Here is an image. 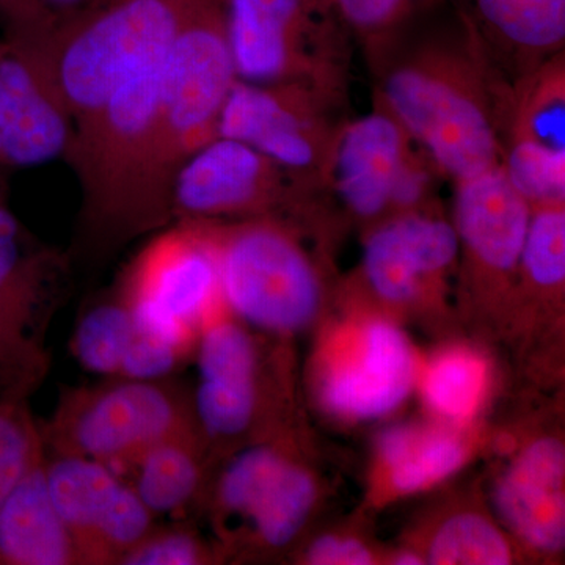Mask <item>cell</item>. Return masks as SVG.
I'll list each match as a JSON object with an SVG mask.
<instances>
[{
	"label": "cell",
	"mask_w": 565,
	"mask_h": 565,
	"mask_svg": "<svg viewBox=\"0 0 565 565\" xmlns=\"http://www.w3.org/2000/svg\"><path fill=\"white\" fill-rule=\"evenodd\" d=\"M427 18L364 52L373 99L393 114L455 182L501 163V125L511 85L498 76L457 14Z\"/></svg>",
	"instance_id": "cell-1"
},
{
	"label": "cell",
	"mask_w": 565,
	"mask_h": 565,
	"mask_svg": "<svg viewBox=\"0 0 565 565\" xmlns=\"http://www.w3.org/2000/svg\"><path fill=\"white\" fill-rule=\"evenodd\" d=\"M167 52L126 73L102 106L74 126L66 162L81 185L76 248L90 259L173 223L159 150Z\"/></svg>",
	"instance_id": "cell-2"
},
{
	"label": "cell",
	"mask_w": 565,
	"mask_h": 565,
	"mask_svg": "<svg viewBox=\"0 0 565 565\" xmlns=\"http://www.w3.org/2000/svg\"><path fill=\"white\" fill-rule=\"evenodd\" d=\"M193 3L85 0L36 50L10 46L46 73L76 126L126 73L169 50Z\"/></svg>",
	"instance_id": "cell-3"
},
{
	"label": "cell",
	"mask_w": 565,
	"mask_h": 565,
	"mask_svg": "<svg viewBox=\"0 0 565 565\" xmlns=\"http://www.w3.org/2000/svg\"><path fill=\"white\" fill-rule=\"evenodd\" d=\"M47 456L132 463L150 446L199 429L192 394L170 379L106 377L95 385L63 386L47 422H39ZM200 430V429H199Z\"/></svg>",
	"instance_id": "cell-4"
},
{
	"label": "cell",
	"mask_w": 565,
	"mask_h": 565,
	"mask_svg": "<svg viewBox=\"0 0 565 565\" xmlns=\"http://www.w3.org/2000/svg\"><path fill=\"white\" fill-rule=\"evenodd\" d=\"M234 73L349 95L351 29L333 0H226Z\"/></svg>",
	"instance_id": "cell-5"
},
{
	"label": "cell",
	"mask_w": 565,
	"mask_h": 565,
	"mask_svg": "<svg viewBox=\"0 0 565 565\" xmlns=\"http://www.w3.org/2000/svg\"><path fill=\"white\" fill-rule=\"evenodd\" d=\"M444 173L382 104L343 122L319 174V210L338 204L349 217L377 223L434 203Z\"/></svg>",
	"instance_id": "cell-6"
},
{
	"label": "cell",
	"mask_w": 565,
	"mask_h": 565,
	"mask_svg": "<svg viewBox=\"0 0 565 565\" xmlns=\"http://www.w3.org/2000/svg\"><path fill=\"white\" fill-rule=\"evenodd\" d=\"M206 225L230 311L274 333L297 332L313 321L321 307V275L291 221L258 217Z\"/></svg>",
	"instance_id": "cell-7"
},
{
	"label": "cell",
	"mask_w": 565,
	"mask_h": 565,
	"mask_svg": "<svg viewBox=\"0 0 565 565\" xmlns=\"http://www.w3.org/2000/svg\"><path fill=\"white\" fill-rule=\"evenodd\" d=\"M70 258L33 236L0 199V397L29 403L52 366L51 323L70 289Z\"/></svg>",
	"instance_id": "cell-8"
},
{
	"label": "cell",
	"mask_w": 565,
	"mask_h": 565,
	"mask_svg": "<svg viewBox=\"0 0 565 565\" xmlns=\"http://www.w3.org/2000/svg\"><path fill=\"white\" fill-rule=\"evenodd\" d=\"M115 288L131 308L137 327L193 352L203 327L228 310L206 222H173L156 233Z\"/></svg>",
	"instance_id": "cell-9"
},
{
	"label": "cell",
	"mask_w": 565,
	"mask_h": 565,
	"mask_svg": "<svg viewBox=\"0 0 565 565\" xmlns=\"http://www.w3.org/2000/svg\"><path fill=\"white\" fill-rule=\"evenodd\" d=\"M226 0H195L163 63L159 150L163 177L218 137L234 81Z\"/></svg>",
	"instance_id": "cell-10"
},
{
	"label": "cell",
	"mask_w": 565,
	"mask_h": 565,
	"mask_svg": "<svg viewBox=\"0 0 565 565\" xmlns=\"http://www.w3.org/2000/svg\"><path fill=\"white\" fill-rule=\"evenodd\" d=\"M316 199L310 181L228 137H215L185 159L170 188L173 222L316 217Z\"/></svg>",
	"instance_id": "cell-11"
},
{
	"label": "cell",
	"mask_w": 565,
	"mask_h": 565,
	"mask_svg": "<svg viewBox=\"0 0 565 565\" xmlns=\"http://www.w3.org/2000/svg\"><path fill=\"white\" fill-rule=\"evenodd\" d=\"M348 95L302 82L234 81L218 137L244 141L318 189L333 141L348 120Z\"/></svg>",
	"instance_id": "cell-12"
},
{
	"label": "cell",
	"mask_w": 565,
	"mask_h": 565,
	"mask_svg": "<svg viewBox=\"0 0 565 565\" xmlns=\"http://www.w3.org/2000/svg\"><path fill=\"white\" fill-rule=\"evenodd\" d=\"M500 167L531 210L564 206L565 52L509 88Z\"/></svg>",
	"instance_id": "cell-13"
},
{
	"label": "cell",
	"mask_w": 565,
	"mask_h": 565,
	"mask_svg": "<svg viewBox=\"0 0 565 565\" xmlns=\"http://www.w3.org/2000/svg\"><path fill=\"white\" fill-rule=\"evenodd\" d=\"M415 377L407 337L393 323L371 319L341 333L326 352L321 399L344 418H379L404 403Z\"/></svg>",
	"instance_id": "cell-14"
},
{
	"label": "cell",
	"mask_w": 565,
	"mask_h": 565,
	"mask_svg": "<svg viewBox=\"0 0 565 565\" xmlns=\"http://www.w3.org/2000/svg\"><path fill=\"white\" fill-rule=\"evenodd\" d=\"M311 476L270 445L245 449L215 482V515L239 516L266 548H282L302 531L313 508Z\"/></svg>",
	"instance_id": "cell-15"
},
{
	"label": "cell",
	"mask_w": 565,
	"mask_h": 565,
	"mask_svg": "<svg viewBox=\"0 0 565 565\" xmlns=\"http://www.w3.org/2000/svg\"><path fill=\"white\" fill-rule=\"evenodd\" d=\"M531 207L501 167L455 182V228L470 288L504 292L516 281Z\"/></svg>",
	"instance_id": "cell-16"
},
{
	"label": "cell",
	"mask_w": 565,
	"mask_h": 565,
	"mask_svg": "<svg viewBox=\"0 0 565 565\" xmlns=\"http://www.w3.org/2000/svg\"><path fill=\"white\" fill-rule=\"evenodd\" d=\"M457 259L455 223L441 217L433 203L370 228L363 274L375 296L390 303H412L440 289Z\"/></svg>",
	"instance_id": "cell-17"
},
{
	"label": "cell",
	"mask_w": 565,
	"mask_h": 565,
	"mask_svg": "<svg viewBox=\"0 0 565 565\" xmlns=\"http://www.w3.org/2000/svg\"><path fill=\"white\" fill-rule=\"evenodd\" d=\"M74 121L50 77L31 58L0 44V158L31 169L68 158Z\"/></svg>",
	"instance_id": "cell-18"
},
{
	"label": "cell",
	"mask_w": 565,
	"mask_h": 565,
	"mask_svg": "<svg viewBox=\"0 0 565 565\" xmlns=\"http://www.w3.org/2000/svg\"><path fill=\"white\" fill-rule=\"evenodd\" d=\"M452 6L509 85L565 52V0H452Z\"/></svg>",
	"instance_id": "cell-19"
},
{
	"label": "cell",
	"mask_w": 565,
	"mask_h": 565,
	"mask_svg": "<svg viewBox=\"0 0 565 565\" xmlns=\"http://www.w3.org/2000/svg\"><path fill=\"white\" fill-rule=\"evenodd\" d=\"M564 446L555 438H542L520 452L494 490L498 515L541 552H559L564 546Z\"/></svg>",
	"instance_id": "cell-20"
},
{
	"label": "cell",
	"mask_w": 565,
	"mask_h": 565,
	"mask_svg": "<svg viewBox=\"0 0 565 565\" xmlns=\"http://www.w3.org/2000/svg\"><path fill=\"white\" fill-rule=\"evenodd\" d=\"M0 565H82L52 503L46 455L29 468L0 508Z\"/></svg>",
	"instance_id": "cell-21"
},
{
	"label": "cell",
	"mask_w": 565,
	"mask_h": 565,
	"mask_svg": "<svg viewBox=\"0 0 565 565\" xmlns=\"http://www.w3.org/2000/svg\"><path fill=\"white\" fill-rule=\"evenodd\" d=\"M52 503L70 531L82 565H96V548L125 482L110 465L77 456H47Z\"/></svg>",
	"instance_id": "cell-22"
},
{
	"label": "cell",
	"mask_w": 565,
	"mask_h": 565,
	"mask_svg": "<svg viewBox=\"0 0 565 565\" xmlns=\"http://www.w3.org/2000/svg\"><path fill=\"white\" fill-rule=\"evenodd\" d=\"M207 446L199 429L163 438L141 452L134 490L152 514H174L203 497Z\"/></svg>",
	"instance_id": "cell-23"
},
{
	"label": "cell",
	"mask_w": 565,
	"mask_h": 565,
	"mask_svg": "<svg viewBox=\"0 0 565 565\" xmlns=\"http://www.w3.org/2000/svg\"><path fill=\"white\" fill-rule=\"evenodd\" d=\"M465 446L444 430L397 426L379 441V456L399 493H415L444 481L463 463Z\"/></svg>",
	"instance_id": "cell-24"
},
{
	"label": "cell",
	"mask_w": 565,
	"mask_h": 565,
	"mask_svg": "<svg viewBox=\"0 0 565 565\" xmlns=\"http://www.w3.org/2000/svg\"><path fill=\"white\" fill-rule=\"evenodd\" d=\"M136 319L117 288L93 300L77 319L71 349L82 367L114 377L131 344Z\"/></svg>",
	"instance_id": "cell-25"
},
{
	"label": "cell",
	"mask_w": 565,
	"mask_h": 565,
	"mask_svg": "<svg viewBox=\"0 0 565 565\" xmlns=\"http://www.w3.org/2000/svg\"><path fill=\"white\" fill-rule=\"evenodd\" d=\"M487 364L478 353L451 349L435 356L423 374L427 405L446 422L465 423L481 407Z\"/></svg>",
	"instance_id": "cell-26"
},
{
	"label": "cell",
	"mask_w": 565,
	"mask_h": 565,
	"mask_svg": "<svg viewBox=\"0 0 565 565\" xmlns=\"http://www.w3.org/2000/svg\"><path fill=\"white\" fill-rule=\"evenodd\" d=\"M193 416L207 446L247 433L259 408L258 377L250 381H200L192 396Z\"/></svg>",
	"instance_id": "cell-27"
},
{
	"label": "cell",
	"mask_w": 565,
	"mask_h": 565,
	"mask_svg": "<svg viewBox=\"0 0 565 565\" xmlns=\"http://www.w3.org/2000/svg\"><path fill=\"white\" fill-rule=\"evenodd\" d=\"M434 565H505L511 546L490 520L478 514H459L446 520L429 546Z\"/></svg>",
	"instance_id": "cell-28"
},
{
	"label": "cell",
	"mask_w": 565,
	"mask_h": 565,
	"mask_svg": "<svg viewBox=\"0 0 565 565\" xmlns=\"http://www.w3.org/2000/svg\"><path fill=\"white\" fill-rule=\"evenodd\" d=\"M516 278L539 291L563 289L565 281V206L531 211Z\"/></svg>",
	"instance_id": "cell-29"
},
{
	"label": "cell",
	"mask_w": 565,
	"mask_h": 565,
	"mask_svg": "<svg viewBox=\"0 0 565 565\" xmlns=\"http://www.w3.org/2000/svg\"><path fill=\"white\" fill-rule=\"evenodd\" d=\"M200 381H250L258 377L255 341L243 327L215 316L199 334L195 345Z\"/></svg>",
	"instance_id": "cell-30"
},
{
	"label": "cell",
	"mask_w": 565,
	"mask_h": 565,
	"mask_svg": "<svg viewBox=\"0 0 565 565\" xmlns=\"http://www.w3.org/2000/svg\"><path fill=\"white\" fill-rule=\"evenodd\" d=\"M364 52L381 46L424 18L445 0H333Z\"/></svg>",
	"instance_id": "cell-31"
},
{
	"label": "cell",
	"mask_w": 565,
	"mask_h": 565,
	"mask_svg": "<svg viewBox=\"0 0 565 565\" xmlns=\"http://www.w3.org/2000/svg\"><path fill=\"white\" fill-rule=\"evenodd\" d=\"M217 559L214 550L191 526H154L120 565H203Z\"/></svg>",
	"instance_id": "cell-32"
},
{
	"label": "cell",
	"mask_w": 565,
	"mask_h": 565,
	"mask_svg": "<svg viewBox=\"0 0 565 565\" xmlns=\"http://www.w3.org/2000/svg\"><path fill=\"white\" fill-rule=\"evenodd\" d=\"M85 0H0L10 43L40 46Z\"/></svg>",
	"instance_id": "cell-33"
},
{
	"label": "cell",
	"mask_w": 565,
	"mask_h": 565,
	"mask_svg": "<svg viewBox=\"0 0 565 565\" xmlns=\"http://www.w3.org/2000/svg\"><path fill=\"white\" fill-rule=\"evenodd\" d=\"M191 355L192 349L136 326L118 375L140 381L170 379Z\"/></svg>",
	"instance_id": "cell-34"
},
{
	"label": "cell",
	"mask_w": 565,
	"mask_h": 565,
	"mask_svg": "<svg viewBox=\"0 0 565 565\" xmlns=\"http://www.w3.org/2000/svg\"><path fill=\"white\" fill-rule=\"evenodd\" d=\"M44 455L40 424L25 405L0 437V508L22 476Z\"/></svg>",
	"instance_id": "cell-35"
},
{
	"label": "cell",
	"mask_w": 565,
	"mask_h": 565,
	"mask_svg": "<svg viewBox=\"0 0 565 565\" xmlns=\"http://www.w3.org/2000/svg\"><path fill=\"white\" fill-rule=\"evenodd\" d=\"M307 561L316 565H367L373 563V555L355 539L326 535L310 546Z\"/></svg>",
	"instance_id": "cell-36"
},
{
	"label": "cell",
	"mask_w": 565,
	"mask_h": 565,
	"mask_svg": "<svg viewBox=\"0 0 565 565\" xmlns=\"http://www.w3.org/2000/svg\"><path fill=\"white\" fill-rule=\"evenodd\" d=\"M25 405H29V403H18V401L2 399L0 397V437L9 429L10 424L20 415Z\"/></svg>",
	"instance_id": "cell-37"
},
{
	"label": "cell",
	"mask_w": 565,
	"mask_h": 565,
	"mask_svg": "<svg viewBox=\"0 0 565 565\" xmlns=\"http://www.w3.org/2000/svg\"><path fill=\"white\" fill-rule=\"evenodd\" d=\"M394 564L397 565H419L423 564V559L414 553H403V555L394 557Z\"/></svg>",
	"instance_id": "cell-38"
},
{
	"label": "cell",
	"mask_w": 565,
	"mask_h": 565,
	"mask_svg": "<svg viewBox=\"0 0 565 565\" xmlns=\"http://www.w3.org/2000/svg\"><path fill=\"white\" fill-rule=\"evenodd\" d=\"M0 170H6V169H3V166H2V158H0Z\"/></svg>",
	"instance_id": "cell-39"
},
{
	"label": "cell",
	"mask_w": 565,
	"mask_h": 565,
	"mask_svg": "<svg viewBox=\"0 0 565 565\" xmlns=\"http://www.w3.org/2000/svg\"><path fill=\"white\" fill-rule=\"evenodd\" d=\"M0 199H3V192H2V189H0Z\"/></svg>",
	"instance_id": "cell-40"
}]
</instances>
